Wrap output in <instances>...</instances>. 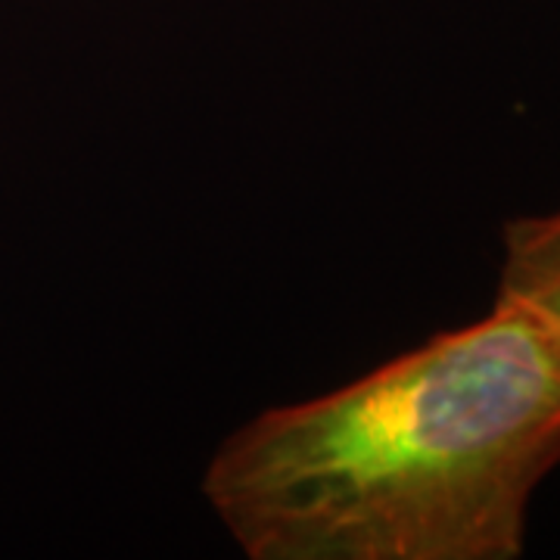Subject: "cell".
<instances>
[{"instance_id":"6da1fadb","label":"cell","mask_w":560,"mask_h":560,"mask_svg":"<svg viewBox=\"0 0 560 560\" xmlns=\"http://www.w3.org/2000/svg\"><path fill=\"white\" fill-rule=\"evenodd\" d=\"M560 467V352L480 320L237 427L202 499L249 560H517Z\"/></svg>"},{"instance_id":"7a4b0ae2","label":"cell","mask_w":560,"mask_h":560,"mask_svg":"<svg viewBox=\"0 0 560 560\" xmlns=\"http://www.w3.org/2000/svg\"><path fill=\"white\" fill-rule=\"evenodd\" d=\"M495 302L533 320L560 352V206L501 228Z\"/></svg>"}]
</instances>
